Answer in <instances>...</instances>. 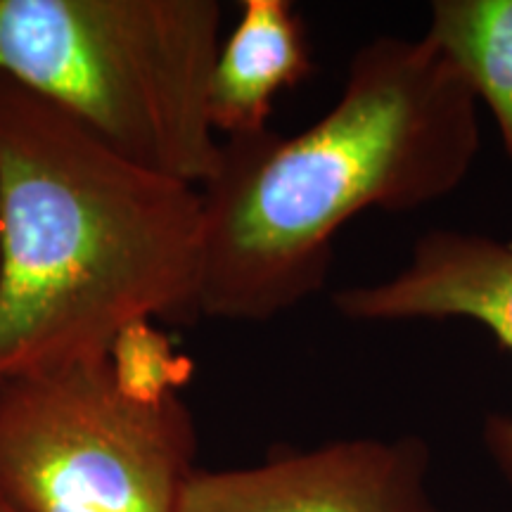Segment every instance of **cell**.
I'll list each match as a JSON object with an SVG mask.
<instances>
[{
	"label": "cell",
	"mask_w": 512,
	"mask_h": 512,
	"mask_svg": "<svg viewBox=\"0 0 512 512\" xmlns=\"http://www.w3.org/2000/svg\"><path fill=\"white\" fill-rule=\"evenodd\" d=\"M479 147V102L437 46L363 43L335 105L302 133L223 140L200 188V318L264 323L297 309L328 283L342 226L444 200Z\"/></svg>",
	"instance_id": "obj_1"
},
{
	"label": "cell",
	"mask_w": 512,
	"mask_h": 512,
	"mask_svg": "<svg viewBox=\"0 0 512 512\" xmlns=\"http://www.w3.org/2000/svg\"><path fill=\"white\" fill-rule=\"evenodd\" d=\"M202 197L0 76V377L200 318Z\"/></svg>",
	"instance_id": "obj_2"
},
{
	"label": "cell",
	"mask_w": 512,
	"mask_h": 512,
	"mask_svg": "<svg viewBox=\"0 0 512 512\" xmlns=\"http://www.w3.org/2000/svg\"><path fill=\"white\" fill-rule=\"evenodd\" d=\"M216 0H0V76L145 169L202 188L221 145L209 121Z\"/></svg>",
	"instance_id": "obj_3"
},
{
	"label": "cell",
	"mask_w": 512,
	"mask_h": 512,
	"mask_svg": "<svg viewBox=\"0 0 512 512\" xmlns=\"http://www.w3.org/2000/svg\"><path fill=\"white\" fill-rule=\"evenodd\" d=\"M190 368L150 325L107 356L0 377V501L17 512H181Z\"/></svg>",
	"instance_id": "obj_4"
},
{
	"label": "cell",
	"mask_w": 512,
	"mask_h": 512,
	"mask_svg": "<svg viewBox=\"0 0 512 512\" xmlns=\"http://www.w3.org/2000/svg\"><path fill=\"white\" fill-rule=\"evenodd\" d=\"M420 437L337 439L259 465L202 470L181 512H441Z\"/></svg>",
	"instance_id": "obj_5"
},
{
	"label": "cell",
	"mask_w": 512,
	"mask_h": 512,
	"mask_svg": "<svg viewBox=\"0 0 512 512\" xmlns=\"http://www.w3.org/2000/svg\"><path fill=\"white\" fill-rule=\"evenodd\" d=\"M332 306L358 323L470 318L512 351V242L465 230H430L415 240L399 273L375 285L337 290ZM484 446L512 486V415L486 418Z\"/></svg>",
	"instance_id": "obj_6"
},
{
	"label": "cell",
	"mask_w": 512,
	"mask_h": 512,
	"mask_svg": "<svg viewBox=\"0 0 512 512\" xmlns=\"http://www.w3.org/2000/svg\"><path fill=\"white\" fill-rule=\"evenodd\" d=\"M309 72L306 29L290 0H245L209 81L216 136L228 140L268 131L275 95L299 86Z\"/></svg>",
	"instance_id": "obj_7"
},
{
	"label": "cell",
	"mask_w": 512,
	"mask_h": 512,
	"mask_svg": "<svg viewBox=\"0 0 512 512\" xmlns=\"http://www.w3.org/2000/svg\"><path fill=\"white\" fill-rule=\"evenodd\" d=\"M437 46L496 121L512 159V0H437L422 34Z\"/></svg>",
	"instance_id": "obj_8"
},
{
	"label": "cell",
	"mask_w": 512,
	"mask_h": 512,
	"mask_svg": "<svg viewBox=\"0 0 512 512\" xmlns=\"http://www.w3.org/2000/svg\"><path fill=\"white\" fill-rule=\"evenodd\" d=\"M0 512H17V510L10 508V505L5 503V501H0Z\"/></svg>",
	"instance_id": "obj_9"
}]
</instances>
